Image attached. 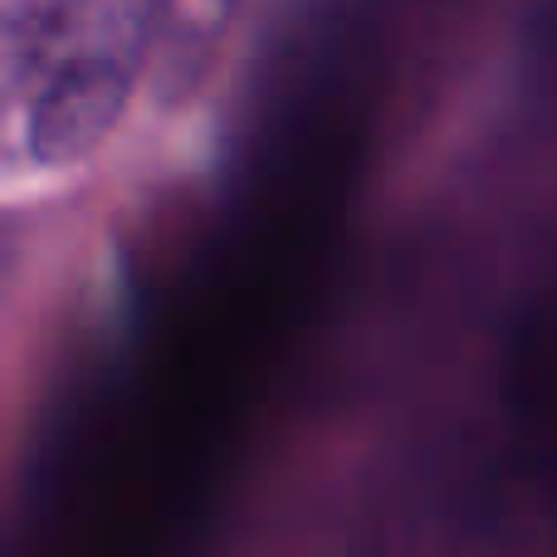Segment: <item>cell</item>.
Segmentation results:
<instances>
[{
	"label": "cell",
	"instance_id": "obj_1",
	"mask_svg": "<svg viewBox=\"0 0 557 557\" xmlns=\"http://www.w3.org/2000/svg\"><path fill=\"white\" fill-rule=\"evenodd\" d=\"M147 35V5H0V162L94 152L127 108Z\"/></svg>",
	"mask_w": 557,
	"mask_h": 557
},
{
	"label": "cell",
	"instance_id": "obj_2",
	"mask_svg": "<svg viewBox=\"0 0 557 557\" xmlns=\"http://www.w3.org/2000/svg\"><path fill=\"white\" fill-rule=\"evenodd\" d=\"M504 401L529 431L557 435V245L523 288L504 352Z\"/></svg>",
	"mask_w": 557,
	"mask_h": 557
}]
</instances>
